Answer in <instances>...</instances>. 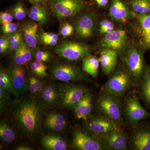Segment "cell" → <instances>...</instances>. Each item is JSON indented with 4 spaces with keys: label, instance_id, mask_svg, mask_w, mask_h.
I'll list each match as a JSON object with an SVG mask.
<instances>
[{
    "label": "cell",
    "instance_id": "obj_1",
    "mask_svg": "<svg viewBox=\"0 0 150 150\" xmlns=\"http://www.w3.org/2000/svg\"><path fill=\"white\" fill-rule=\"evenodd\" d=\"M43 110L40 105L32 100H23L19 105L15 118L20 127L30 137L38 133L41 126Z\"/></svg>",
    "mask_w": 150,
    "mask_h": 150
},
{
    "label": "cell",
    "instance_id": "obj_2",
    "mask_svg": "<svg viewBox=\"0 0 150 150\" xmlns=\"http://www.w3.org/2000/svg\"><path fill=\"white\" fill-rule=\"evenodd\" d=\"M120 98L102 92L96 101L97 107L100 115L121 126L124 124Z\"/></svg>",
    "mask_w": 150,
    "mask_h": 150
},
{
    "label": "cell",
    "instance_id": "obj_3",
    "mask_svg": "<svg viewBox=\"0 0 150 150\" xmlns=\"http://www.w3.org/2000/svg\"><path fill=\"white\" fill-rule=\"evenodd\" d=\"M136 83L124 67L119 68L114 71L102 86V91L120 98Z\"/></svg>",
    "mask_w": 150,
    "mask_h": 150
},
{
    "label": "cell",
    "instance_id": "obj_4",
    "mask_svg": "<svg viewBox=\"0 0 150 150\" xmlns=\"http://www.w3.org/2000/svg\"><path fill=\"white\" fill-rule=\"evenodd\" d=\"M49 4L52 11L60 20L81 13L85 6L83 0H50Z\"/></svg>",
    "mask_w": 150,
    "mask_h": 150
},
{
    "label": "cell",
    "instance_id": "obj_5",
    "mask_svg": "<svg viewBox=\"0 0 150 150\" xmlns=\"http://www.w3.org/2000/svg\"><path fill=\"white\" fill-rule=\"evenodd\" d=\"M56 54L69 61H77L83 60L90 55L91 48L82 43L65 41L56 47Z\"/></svg>",
    "mask_w": 150,
    "mask_h": 150
},
{
    "label": "cell",
    "instance_id": "obj_6",
    "mask_svg": "<svg viewBox=\"0 0 150 150\" xmlns=\"http://www.w3.org/2000/svg\"><path fill=\"white\" fill-rule=\"evenodd\" d=\"M59 101L63 107L74 108L77 103L84 95L88 91L84 86L81 85L65 83L58 87Z\"/></svg>",
    "mask_w": 150,
    "mask_h": 150
},
{
    "label": "cell",
    "instance_id": "obj_7",
    "mask_svg": "<svg viewBox=\"0 0 150 150\" xmlns=\"http://www.w3.org/2000/svg\"><path fill=\"white\" fill-rule=\"evenodd\" d=\"M124 68L129 72L135 83L142 79L145 68L142 54L134 47L129 48L123 56Z\"/></svg>",
    "mask_w": 150,
    "mask_h": 150
},
{
    "label": "cell",
    "instance_id": "obj_8",
    "mask_svg": "<svg viewBox=\"0 0 150 150\" xmlns=\"http://www.w3.org/2000/svg\"><path fill=\"white\" fill-rule=\"evenodd\" d=\"M51 73L54 79L64 82L80 81L88 79L79 68L70 64H56L51 68Z\"/></svg>",
    "mask_w": 150,
    "mask_h": 150
},
{
    "label": "cell",
    "instance_id": "obj_9",
    "mask_svg": "<svg viewBox=\"0 0 150 150\" xmlns=\"http://www.w3.org/2000/svg\"><path fill=\"white\" fill-rule=\"evenodd\" d=\"M124 110L126 118L132 127H135L140 121L150 116V113L142 106L135 95L131 94L127 97Z\"/></svg>",
    "mask_w": 150,
    "mask_h": 150
},
{
    "label": "cell",
    "instance_id": "obj_10",
    "mask_svg": "<svg viewBox=\"0 0 150 150\" xmlns=\"http://www.w3.org/2000/svg\"><path fill=\"white\" fill-rule=\"evenodd\" d=\"M72 146L80 150L105 149L102 140L86 131L77 130L73 134Z\"/></svg>",
    "mask_w": 150,
    "mask_h": 150
},
{
    "label": "cell",
    "instance_id": "obj_11",
    "mask_svg": "<svg viewBox=\"0 0 150 150\" xmlns=\"http://www.w3.org/2000/svg\"><path fill=\"white\" fill-rule=\"evenodd\" d=\"M85 124V130L101 139L120 126L103 115L88 118Z\"/></svg>",
    "mask_w": 150,
    "mask_h": 150
},
{
    "label": "cell",
    "instance_id": "obj_12",
    "mask_svg": "<svg viewBox=\"0 0 150 150\" xmlns=\"http://www.w3.org/2000/svg\"><path fill=\"white\" fill-rule=\"evenodd\" d=\"M96 17L92 12L80 15L74 23V30L79 38L86 39L91 37L96 30Z\"/></svg>",
    "mask_w": 150,
    "mask_h": 150
},
{
    "label": "cell",
    "instance_id": "obj_13",
    "mask_svg": "<svg viewBox=\"0 0 150 150\" xmlns=\"http://www.w3.org/2000/svg\"><path fill=\"white\" fill-rule=\"evenodd\" d=\"M127 39L125 30L123 29L113 30L104 35L101 41V46L103 49H111L118 53L126 46Z\"/></svg>",
    "mask_w": 150,
    "mask_h": 150
},
{
    "label": "cell",
    "instance_id": "obj_14",
    "mask_svg": "<svg viewBox=\"0 0 150 150\" xmlns=\"http://www.w3.org/2000/svg\"><path fill=\"white\" fill-rule=\"evenodd\" d=\"M11 82L14 91L16 99L24 93L27 89L26 72L22 66L15 65L8 72Z\"/></svg>",
    "mask_w": 150,
    "mask_h": 150
},
{
    "label": "cell",
    "instance_id": "obj_15",
    "mask_svg": "<svg viewBox=\"0 0 150 150\" xmlns=\"http://www.w3.org/2000/svg\"><path fill=\"white\" fill-rule=\"evenodd\" d=\"M105 149H127V138L120 127L108 133L101 139Z\"/></svg>",
    "mask_w": 150,
    "mask_h": 150
},
{
    "label": "cell",
    "instance_id": "obj_16",
    "mask_svg": "<svg viewBox=\"0 0 150 150\" xmlns=\"http://www.w3.org/2000/svg\"><path fill=\"white\" fill-rule=\"evenodd\" d=\"M131 146L135 150H150V130L144 127H137L131 139Z\"/></svg>",
    "mask_w": 150,
    "mask_h": 150
},
{
    "label": "cell",
    "instance_id": "obj_17",
    "mask_svg": "<svg viewBox=\"0 0 150 150\" xmlns=\"http://www.w3.org/2000/svg\"><path fill=\"white\" fill-rule=\"evenodd\" d=\"M92 95L88 91L83 96L74 108L75 115L78 119L88 120L92 110Z\"/></svg>",
    "mask_w": 150,
    "mask_h": 150
},
{
    "label": "cell",
    "instance_id": "obj_18",
    "mask_svg": "<svg viewBox=\"0 0 150 150\" xmlns=\"http://www.w3.org/2000/svg\"><path fill=\"white\" fill-rule=\"evenodd\" d=\"M131 14L132 13L122 0H111L109 15L114 20L125 23L129 19Z\"/></svg>",
    "mask_w": 150,
    "mask_h": 150
},
{
    "label": "cell",
    "instance_id": "obj_19",
    "mask_svg": "<svg viewBox=\"0 0 150 150\" xmlns=\"http://www.w3.org/2000/svg\"><path fill=\"white\" fill-rule=\"evenodd\" d=\"M118 53L110 49H104L101 51L100 62L103 72L105 74H111L115 71L117 63Z\"/></svg>",
    "mask_w": 150,
    "mask_h": 150
},
{
    "label": "cell",
    "instance_id": "obj_20",
    "mask_svg": "<svg viewBox=\"0 0 150 150\" xmlns=\"http://www.w3.org/2000/svg\"><path fill=\"white\" fill-rule=\"evenodd\" d=\"M132 13L139 22V33L142 43L146 48H150V13Z\"/></svg>",
    "mask_w": 150,
    "mask_h": 150
},
{
    "label": "cell",
    "instance_id": "obj_21",
    "mask_svg": "<svg viewBox=\"0 0 150 150\" xmlns=\"http://www.w3.org/2000/svg\"><path fill=\"white\" fill-rule=\"evenodd\" d=\"M44 124L48 130L56 132L64 131L67 126V121L64 116L56 112L48 113L45 117Z\"/></svg>",
    "mask_w": 150,
    "mask_h": 150
},
{
    "label": "cell",
    "instance_id": "obj_22",
    "mask_svg": "<svg viewBox=\"0 0 150 150\" xmlns=\"http://www.w3.org/2000/svg\"><path fill=\"white\" fill-rule=\"evenodd\" d=\"M42 146L48 150H66L68 149L67 142L59 136L53 134L45 135L41 139Z\"/></svg>",
    "mask_w": 150,
    "mask_h": 150
},
{
    "label": "cell",
    "instance_id": "obj_23",
    "mask_svg": "<svg viewBox=\"0 0 150 150\" xmlns=\"http://www.w3.org/2000/svg\"><path fill=\"white\" fill-rule=\"evenodd\" d=\"M32 56L30 47L22 41L15 51L13 57L14 62L16 65L23 66L31 60Z\"/></svg>",
    "mask_w": 150,
    "mask_h": 150
},
{
    "label": "cell",
    "instance_id": "obj_24",
    "mask_svg": "<svg viewBox=\"0 0 150 150\" xmlns=\"http://www.w3.org/2000/svg\"><path fill=\"white\" fill-rule=\"evenodd\" d=\"M38 25L33 22L25 24L23 27V32L26 44L30 48H36L38 43L37 29Z\"/></svg>",
    "mask_w": 150,
    "mask_h": 150
},
{
    "label": "cell",
    "instance_id": "obj_25",
    "mask_svg": "<svg viewBox=\"0 0 150 150\" xmlns=\"http://www.w3.org/2000/svg\"><path fill=\"white\" fill-rule=\"evenodd\" d=\"M40 94L43 102L47 105H55L59 101L58 88L54 84H49L44 87Z\"/></svg>",
    "mask_w": 150,
    "mask_h": 150
},
{
    "label": "cell",
    "instance_id": "obj_26",
    "mask_svg": "<svg viewBox=\"0 0 150 150\" xmlns=\"http://www.w3.org/2000/svg\"><path fill=\"white\" fill-rule=\"evenodd\" d=\"M100 64V59L96 56L89 55L83 59V69L94 78H96L98 75Z\"/></svg>",
    "mask_w": 150,
    "mask_h": 150
},
{
    "label": "cell",
    "instance_id": "obj_27",
    "mask_svg": "<svg viewBox=\"0 0 150 150\" xmlns=\"http://www.w3.org/2000/svg\"><path fill=\"white\" fill-rule=\"evenodd\" d=\"M141 83V94L145 102L150 105V68H145Z\"/></svg>",
    "mask_w": 150,
    "mask_h": 150
},
{
    "label": "cell",
    "instance_id": "obj_28",
    "mask_svg": "<svg viewBox=\"0 0 150 150\" xmlns=\"http://www.w3.org/2000/svg\"><path fill=\"white\" fill-rule=\"evenodd\" d=\"M28 16L30 18L38 23H43L47 19L46 9L41 5H33L29 11Z\"/></svg>",
    "mask_w": 150,
    "mask_h": 150
},
{
    "label": "cell",
    "instance_id": "obj_29",
    "mask_svg": "<svg viewBox=\"0 0 150 150\" xmlns=\"http://www.w3.org/2000/svg\"><path fill=\"white\" fill-rule=\"evenodd\" d=\"M0 137L7 144L12 143L16 138L14 131L5 121H1L0 123Z\"/></svg>",
    "mask_w": 150,
    "mask_h": 150
},
{
    "label": "cell",
    "instance_id": "obj_30",
    "mask_svg": "<svg viewBox=\"0 0 150 150\" xmlns=\"http://www.w3.org/2000/svg\"><path fill=\"white\" fill-rule=\"evenodd\" d=\"M129 5L136 13H150V2L148 0H131Z\"/></svg>",
    "mask_w": 150,
    "mask_h": 150
},
{
    "label": "cell",
    "instance_id": "obj_31",
    "mask_svg": "<svg viewBox=\"0 0 150 150\" xmlns=\"http://www.w3.org/2000/svg\"><path fill=\"white\" fill-rule=\"evenodd\" d=\"M30 68L33 72L38 76L45 77L48 76L46 72L47 67L43 62L35 60L30 64Z\"/></svg>",
    "mask_w": 150,
    "mask_h": 150
},
{
    "label": "cell",
    "instance_id": "obj_32",
    "mask_svg": "<svg viewBox=\"0 0 150 150\" xmlns=\"http://www.w3.org/2000/svg\"><path fill=\"white\" fill-rule=\"evenodd\" d=\"M22 33L21 32H18L11 35L9 38L10 46V48L11 50H16L22 42Z\"/></svg>",
    "mask_w": 150,
    "mask_h": 150
},
{
    "label": "cell",
    "instance_id": "obj_33",
    "mask_svg": "<svg viewBox=\"0 0 150 150\" xmlns=\"http://www.w3.org/2000/svg\"><path fill=\"white\" fill-rule=\"evenodd\" d=\"M14 16L19 21H22L26 16V13L22 4L18 3L13 9Z\"/></svg>",
    "mask_w": 150,
    "mask_h": 150
},
{
    "label": "cell",
    "instance_id": "obj_34",
    "mask_svg": "<svg viewBox=\"0 0 150 150\" xmlns=\"http://www.w3.org/2000/svg\"><path fill=\"white\" fill-rule=\"evenodd\" d=\"M18 28V25L16 23H10L2 25V31L5 34H11L16 32Z\"/></svg>",
    "mask_w": 150,
    "mask_h": 150
},
{
    "label": "cell",
    "instance_id": "obj_35",
    "mask_svg": "<svg viewBox=\"0 0 150 150\" xmlns=\"http://www.w3.org/2000/svg\"><path fill=\"white\" fill-rule=\"evenodd\" d=\"M9 92L5 90L4 89L0 87V101H1V111L5 110V103L6 101H9L10 99V98Z\"/></svg>",
    "mask_w": 150,
    "mask_h": 150
},
{
    "label": "cell",
    "instance_id": "obj_36",
    "mask_svg": "<svg viewBox=\"0 0 150 150\" xmlns=\"http://www.w3.org/2000/svg\"><path fill=\"white\" fill-rule=\"evenodd\" d=\"M74 30V26L69 23H67L62 25L60 30V34L66 38L71 35Z\"/></svg>",
    "mask_w": 150,
    "mask_h": 150
},
{
    "label": "cell",
    "instance_id": "obj_37",
    "mask_svg": "<svg viewBox=\"0 0 150 150\" xmlns=\"http://www.w3.org/2000/svg\"><path fill=\"white\" fill-rule=\"evenodd\" d=\"M13 16L8 12H1L0 13V23L2 25L12 22Z\"/></svg>",
    "mask_w": 150,
    "mask_h": 150
},
{
    "label": "cell",
    "instance_id": "obj_38",
    "mask_svg": "<svg viewBox=\"0 0 150 150\" xmlns=\"http://www.w3.org/2000/svg\"><path fill=\"white\" fill-rule=\"evenodd\" d=\"M0 87L13 95L14 96H15V93L11 83L10 79L6 80L0 79Z\"/></svg>",
    "mask_w": 150,
    "mask_h": 150
},
{
    "label": "cell",
    "instance_id": "obj_39",
    "mask_svg": "<svg viewBox=\"0 0 150 150\" xmlns=\"http://www.w3.org/2000/svg\"><path fill=\"white\" fill-rule=\"evenodd\" d=\"M35 58L38 61L45 62L50 59L51 54L47 51H38L35 54Z\"/></svg>",
    "mask_w": 150,
    "mask_h": 150
},
{
    "label": "cell",
    "instance_id": "obj_40",
    "mask_svg": "<svg viewBox=\"0 0 150 150\" xmlns=\"http://www.w3.org/2000/svg\"><path fill=\"white\" fill-rule=\"evenodd\" d=\"M28 86L29 91L32 95L38 94L37 89L32 76H30L28 79Z\"/></svg>",
    "mask_w": 150,
    "mask_h": 150
},
{
    "label": "cell",
    "instance_id": "obj_41",
    "mask_svg": "<svg viewBox=\"0 0 150 150\" xmlns=\"http://www.w3.org/2000/svg\"><path fill=\"white\" fill-rule=\"evenodd\" d=\"M32 76L33 81H34V83H35V86H36L38 94H40L44 87V86H43V84L41 81L38 80L37 78L33 76Z\"/></svg>",
    "mask_w": 150,
    "mask_h": 150
},
{
    "label": "cell",
    "instance_id": "obj_42",
    "mask_svg": "<svg viewBox=\"0 0 150 150\" xmlns=\"http://www.w3.org/2000/svg\"><path fill=\"white\" fill-rule=\"evenodd\" d=\"M40 38H50L58 41L59 36L57 34L53 33L43 32L40 35Z\"/></svg>",
    "mask_w": 150,
    "mask_h": 150
},
{
    "label": "cell",
    "instance_id": "obj_43",
    "mask_svg": "<svg viewBox=\"0 0 150 150\" xmlns=\"http://www.w3.org/2000/svg\"><path fill=\"white\" fill-rule=\"evenodd\" d=\"M114 28V24L111 22L109 21L108 24L105 26L102 29H100V32L101 33L107 34L109 33L113 30Z\"/></svg>",
    "mask_w": 150,
    "mask_h": 150
},
{
    "label": "cell",
    "instance_id": "obj_44",
    "mask_svg": "<svg viewBox=\"0 0 150 150\" xmlns=\"http://www.w3.org/2000/svg\"><path fill=\"white\" fill-rule=\"evenodd\" d=\"M42 42L45 45L50 46H55L57 43V40L50 38H41Z\"/></svg>",
    "mask_w": 150,
    "mask_h": 150
},
{
    "label": "cell",
    "instance_id": "obj_45",
    "mask_svg": "<svg viewBox=\"0 0 150 150\" xmlns=\"http://www.w3.org/2000/svg\"><path fill=\"white\" fill-rule=\"evenodd\" d=\"M4 45H10L8 38L5 37H1L0 38V46Z\"/></svg>",
    "mask_w": 150,
    "mask_h": 150
},
{
    "label": "cell",
    "instance_id": "obj_46",
    "mask_svg": "<svg viewBox=\"0 0 150 150\" xmlns=\"http://www.w3.org/2000/svg\"><path fill=\"white\" fill-rule=\"evenodd\" d=\"M96 2L99 7H103L107 5L109 0H93Z\"/></svg>",
    "mask_w": 150,
    "mask_h": 150
},
{
    "label": "cell",
    "instance_id": "obj_47",
    "mask_svg": "<svg viewBox=\"0 0 150 150\" xmlns=\"http://www.w3.org/2000/svg\"><path fill=\"white\" fill-rule=\"evenodd\" d=\"M28 1L33 5H41L42 4L46 3L48 0H28Z\"/></svg>",
    "mask_w": 150,
    "mask_h": 150
},
{
    "label": "cell",
    "instance_id": "obj_48",
    "mask_svg": "<svg viewBox=\"0 0 150 150\" xmlns=\"http://www.w3.org/2000/svg\"><path fill=\"white\" fill-rule=\"evenodd\" d=\"M15 149L16 150H33V149L30 147L26 146V145H19L15 148Z\"/></svg>",
    "mask_w": 150,
    "mask_h": 150
},
{
    "label": "cell",
    "instance_id": "obj_49",
    "mask_svg": "<svg viewBox=\"0 0 150 150\" xmlns=\"http://www.w3.org/2000/svg\"><path fill=\"white\" fill-rule=\"evenodd\" d=\"M10 45H4V46H0V53L3 54L4 53L6 50L10 48Z\"/></svg>",
    "mask_w": 150,
    "mask_h": 150
},
{
    "label": "cell",
    "instance_id": "obj_50",
    "mask_svg": "<svg viewBox=\"0 0 150 150\" xmlns=\"http://www.w3.org/2000/svg\"><path fill=\"white\" fill-rule=\"evenodd\" d=\"M148 1H149V2H150V0H148Z\"/></svg>",
    "mask_w": 150,
    "mask_h": 150
}]
</instances>
